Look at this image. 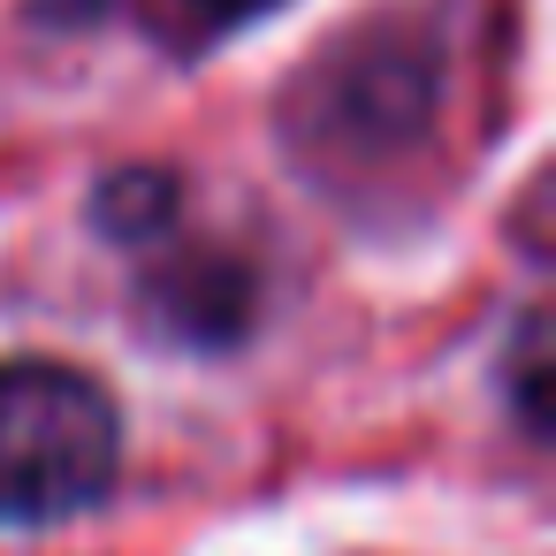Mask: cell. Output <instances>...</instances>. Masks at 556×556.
Listing matches in <instances>:
<instances>
[{
	"mask_svg": "<svg viewBox=\"0 0 556 556\" xmlns=\"http://www.w3.org/2000/svg\"><path fill=\"white\" fill-rule=\"evenodd\" d=\"M146 320L176 343H199V351H222L252 328V275L222 252H199V260H168L153 282H146Z\"/></svg>",
	"mask_w": 556,
	"mask_h": 556,
	"instance_id": "2",
	"label": "cell"
},
{
	"mask_svg": "<svg viewBox=\"0 0 556 556\" xmlns=\"http://www.w3.org/2000/svg\"><path fill=\"white\" fill-rule=\"evenodd\" d=\"M123 412L100 374L62 358H0V526H54L108 503Z\"/></svg>",
	"mask_w": 556,
	"mask_h": 556,
	"instance_id": "1",
	"label": "cell"
},
{
	"mask_svg": "<svg viewBox=\"0 0 556 556\" xmlns=\"http://www.w3.org/2000/svg\"><path fill=\"white\" fill-rule=\"evenodd\" d=\"M510 396H518L526 427H533V434H548V328H541V313H526V320H518V351H510Z\"/></svg>",
	"mask_w": 556,
	"mask_h": 556,
	"instance_id": "4",
	"label": "cell"
},
{
	"mask_svg": "<svg viewBox=\"0 0 556 556\" xmlns=\"http://www.w3.org/2000/svg\"><path fill=\"white\" fill-rule=\"evenodd\" d=\"M92 222L100 237L115 244H146L176 222V176L168 168H115L100 191H92Z\"/></svg>",
	"mask_w": 556,
	"mask_h": 556,
	"instance_id": "3",
	"label": "cell"
},
{
	"mask_svg": "<svg viewBox=\"0 0 556 556\" xmlns=\"http://www.w3.org/2000/svg\"><path fill=\"white\" fill-rule=\"evenodd\" d=\"M206 24H252V16H275L282 0H191Z\"/></svg>",
	"mask_w": 556,
	"mask_h": 556,
	"instance_id": "5",
	"label": "cell"
}]
</instances>
